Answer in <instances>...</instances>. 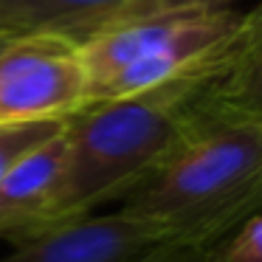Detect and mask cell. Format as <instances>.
I'll list each match as a JSON object with an SVG mask.
<instances>
[{
    "label": "cell",
    "mask_w": 262,
    "mask_h": 262,
    "mask_svg": "<svg viewBox=\"0 0 262 262\" xmlns=\"http://www.w3.org/2000/svg\"><path fill=\"white\" fill-rule=\"evenodd\" d=\"M119 209L161 226L175 248L214 245L262 211V116L203 93L172 149L121 198Z\"/></svg>",
    "instance_id": "1"
},
{
    "label": "cell",
    "mask_w": 262,
    "mask_h": 262,
    "mask_svg": "<svg viewBox=\"0 0 262 262\" xmlns=\"http://www.w3.org/2000/svg\"><path fill=\"white\" fill-rule=\"evenodd\" d=\"M214 76L217 71L189 74L133 96L88 102L68 116L65 166L48 226L91 214L147 178L178 141Z\"/></svg>",
    "instance_id": "2"
},
{
    "label": "cell",
    "mask_w": 262,
    "mask_h": 262,
    "mask_svg": "<svg viewBox=\"0 0 262 262\" xmlns=\"http://www.w3.org/2000/svg\"><path fill=\"white\" fill-rule=\"evenodd\" d=\"M243 14L231 9L119 20L82 42L88 102L121 99L189 74L220 71Z\"/></svg>",
    "instance_id": "3"
},
{
    "label": "cell",
    "mask_w": 262,
    "mask_h": 262,
    "mask_svg": "<svg viewBox=\"0 0 262 262\" xmlns=\"http://www.w3.org/2000/svg\"><path fill=\"white\" fill-rule=\"evenodd\" d=\"M88 104L82 46L59 34H14L0 48V121L68 119Z\"/></svg>",
    "instance_id": "4"
},
{
    "label": "cell",
    "mask_w": 262,
    "mask_h": 262,
    "mask_svg": "<svg viewBox=\"0 0 262 262\" xmlns=\"http://www.w3.org/2000/svg\"><path fill=\"white\" fill-rule=\"evenodd\" d=\"M158 245L169 243L155 223L121 209L110 214L91 211L17 239L0 262H141Z\"/></svg>",
    "instance_id": "5"
},
{
    "label": "cell",
    "mask_w": 262,
    "mask_h": 262,
    "mask_svg": "<svg viewBox=\"0 0 262 262\" xmlns=\"http://www.w3.org/2000/svg\"><path fill=\"white\" fill-rule=\"evenodd\" d=\"M65 166V136L48 138L0 178V237L17 239L42 231Z\"/></svg>",
    "instance_id": "6"
},
{
    "label": "cell",
    "mask_w": 262,
    "mask_h": 262,
    "mask_svg": "<svg viewBox=\"0 0 262 262\" xmlns=\"http://www.w3.org/2000/svg\"><path fill=\"white\" fill-rule=\"evenodd\" d=\"M124 0H0V14L17 34H59L85 42L119 23Z\"/></svg>",
    "instance_id": "7"
},
{
    "label": "cell",
    "mask_w": 262,
    "mask_h": 262,
    "mask_svg": "<svg viewBox=\"0 0 262 262\" xmlns=\"http://www.w3.org/2000/svg\"><path fill=\"white\" fill-rule=\"evenodd\" d=\"M206 96L211 102L262 116V3L243 14L226 62L209 82Z\"/></svg>",
    "instance_id": "8"
},
{
    "label": "cell",
    "mask_w": 262,
    "mask_h": 262,
    "mask_svg": "<svg viewBox=\"0 0 262 262\" xmlns=\"http://www.w3.org/2000/svg\"><path fill=\"white\" fill-rule=\"evenodd\" d=\"M178 262H262V211L245 217L214 245L192 251Z\"/></svg>",
    "instance_id": "9"
},
{
    "label": "cell",
    "mask_w": 262,
    "mask_h": 262,
    "mask_svg": "<svg viewBox=\"0 0 262 262\" xmlns=\"http://www.w3.org/2000/svg\"><path fill=\"white\" fill-rule=\"evenodd\" d=\"M68 119H46V121H0V178L6 175L23 155L59 136Z\"/></svg>",
    "instance_id": "10"
},
{
    "label": "cell",
    "mask_w": 262,
    "mask_h": 262,
    "mask_svg": "<svg viewBox=\"0 0 262 262\" xmlns=\"http://www.w3.org/2000/svg\"><path fill=\"white\" fill-rule=\"evenodd\" d=\"M192 9H228V0H124L121 20L149 17V14L192 12Z\"/></svg>",
    "instance_id": "11"
},
{
    "label": "cell",
    "mask_w": 262,
    "mask_h": 262,
    "mask_svg": "<svg viewBox=\"0 0 262 262\" xmlns=\"http://www.w3.org/2000/svg\"><path fill=\"white\" fill-rule=\"evenodd\" d=\"M14 34H17V31H14L12 26L3 20V14H0V37H14Z\"/></svg>",
    "instance_id": "12"
},
{
    "label": "cell",
    "mask_w": 262,
    "mask_h": 262,
    "mask_svg": "<svg viewBox=\"0 0 262 262\" xmlns=\"http://www.w3.org/2000/svg\"><path fill=\"white\" fill-rule=\"evenodd\" d=\"M6 40H9V37H0V48H3V46H6Z\"/></svg>",
    "instance_id": "13"
}]
</instances>
